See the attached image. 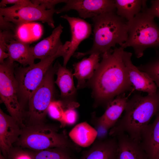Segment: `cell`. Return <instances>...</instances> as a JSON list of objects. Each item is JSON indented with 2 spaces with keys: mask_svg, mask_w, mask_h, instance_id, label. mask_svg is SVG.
<instances>
[{
  "mask_svg": "<svg viewBox=\"0 0 159 159\" xmlns=\"http://www.w3.org/2000/svg\"><path fill=\"white\" fill-rule=\"evenodd\" d=\"M124 50L115 48L103 54L93 77L87 82L92 90L95 107L106 108L117 96L134 90L123 59Z\"/></svg>",
  "mask_w": 159,
  "mask_h": 159,
  "instance_id": "6da1fadb",
  "label": "cell"
},
{
  "mask_svg": "<svg viewBox=\"0 0 159 159\" xmlns=\"http://www.w3.org/2000/svg\"><path fill=\"white\" fill-rule=\"evenodd\" d=\"M122 117L110 129L112 137L122 134L140 142L142 132L153 117L159 112V89L153 94L135 93L128 99Z\"/></svg>",
  "mask_w": 159,
  "mask_h": 159,
  "instance_id": "7a4b0ae2",
  "label": "cell"
},
{
  "mask_svg": "<svg viewBox=\"0 0 159 159\" xmlns=\"http://www.w3.org/2000/svg\"><path fill=\"white\" fill-rule=\"evenodd\" d=\"M94 39L92 47L84 52L73 55L77 58L92 54H102L118 44L121 47L128 37V21L116 11L101 14L92 18Z\"/></svg>",
  "mask_w": 159,
  "mask_h": 159,
  "instance_id": "3957f363",
  "label": "cell"
},
{
  "mask_svg": "<svg viewBox=\"0 0 159 159\" xmlns=\"http://www.w3.org/2000/svg\"><path fill=\"white\" fill-rule=\"evenodd\" d=\"M59 127L46 122L25 126L21 128L20 135L14 145L36 151L59 147L80 150V147L69 140L65 133L59 132Z\"/></svg>",
  "mask_w": 159,
  "mask_h": 159,
  "instance_id": "277c9868",
  "label": "cell"
},
{
  "mask_svg": "<svg viewBox=\"0 0 159 159\" xmlns=\"http://www.w3.org/2000/svg\"><path fill=\"white\" fill-rule=\"evenodd\" d=\"M147 8H143L140 12L128 21L127 40L121 47L124 49L132 47L138 58L143 55L148 48H159V26L155 17L147 12Z\"/></svg>",
  "mask_w": 159,
  "mask_h": 159,
  "instance_id": "5b68a950",
  "label": "cell"
},
{
  "mask_svg": "<svg viewBox=\"0 0 159 159\" xmlns=\"http://www.w3.org/2000/svg\"><path fill=\"white\" fill-rule=\"evenodd\" d=\"M69 42H66L59 50L54 55L41 60L36 64L27 67H20L15 73L18 85V98L24 112L25 105L33 93L42 83L47 72L54 60L66 53Z\"/></svg>",
  "mask_w": 159,
  "mask_h": 159,
  "instance_id": "8992f818",
  "label": "cell"
},
{
  "mask_svg": "<svg viewBox=\"0 0 159 159\" xmlns=\"http://www.w3.org/2000/svg\"><path fill=\"white\" fill-rule=\"evenodd\" d=\"M58 63L52 65L47 72L39 87L33 93L28 102V110L25 115V126L46 123L48 107L53 100L54 75Z\"/></svg>",
  "mask_w": 159,
  "mask_h": 159,
  "instance_id": "52a82bcc",
  "label": "cell"
},
{
  "mask_svg": "<svg viewBox=\"0 0 159 159\" xmlns=\"http://www.w3.org/2000/svg\"><path fill=\"white\" fill-rule=\"evenodd\" d=\"M14 62L9 59L0 64V97L10 115L21 128L25 125L24 113L19 102L18 85L15 77Z\"/></svg>",
  "mask_w": 159,
  "mask_h": 159,
  "instance_id": "ba28073f",
  "label": "cell"
},
{
  "mask_svg": "<svg viewBox=\"0 0 159 159\" xmlns=\"http://www.w3.org/2000/svg\"><path fill=\"white\" fill-rule=\"evenodd\" d=\"M55 9H46L40 5L21 6L13 5L9 7L0 8V15L18 27L30 22L39 21L47 23L51 27L55 26L53 16Z\"/></svg>",
  "mask_w": 159,
  "mask_h": 159,
  "instance_id": "9c48e42d",
  "label": "cell"
},
{
  "mask_svg": "<svg viewBox=\"0 0 159 159\" xmlns=\"http://www.w3.org/2000/svg\"><path fill=\"white\" fill-rule=\"evenodd\" d=\"M65 3L61 8L56 9L55 13L59 14L74 10L80 17L86 19L116 11L113 0H67Z\"/></svg>",
  "mask_w": 159,
  "mask_h": 159,
  "instance_id": "30bf717a",
  "label": "cell"
},
{
  "mask_svg": "<svg viewBox=\"0 0 159 159\" xmlns=\"http://www.w3.org/2000/svg\"><path fill=\"white\" fill-rule=\"evenodd\" d=\"M60 17L68 22L71 34V40L69 41L68 49L63 57V66L66 67L80 43L90 36L92 32V27L90 23L79 17L70 16L66 14Z\"/></svg>",
  "mask_w": 159,
  "mask_h": 159,
  "instance_id": "8fae6325",
  "label": "cell"
},
{
  "mask_svg": "<svg viewBox=\"0 0 159 159\" xmlns=\"http://www.w3.org/2000/svg\"><path fill=\"white\" fill-rule=\"evenodd\" d=\"M21 128L12 116L0 109V153L6 158L8 153L16 142L21 134Z\"/></svg>",
  "mask_w": 159,
  "mask_h": 159,
  "instance_id": "7c38bea8",
  "label": "cell"
},
{
  "mask_svg": "<svg viewBox=\"0 0 159 159\" xmlns=\"http://www.w3.org/2000/svg\"><path fill=\"white\" fill-rule=\"evenodd\" d=\"M132 53L124 51L123 59L132 85L134 90L148 95L155 93L158 89L154 81L145 72L139 69L132 63Z\"/></svg>",
  "mask_w": 159,
  "mask_h": 159,
  "instance_id": "4fadbf2b",
  "label": "cell"
},
{
  "mask_svg": "<svg viewBox=\"0 0 159 159\" xmlns=\"http://www.w3.org/2000/svg\"><path fill=\"white\" fill-rule=\"evenodd\" d=\"M140 143L148 159H159V112L143 130Z\"/></svg>",
  "mask_w": 159,
  "mask_h": 159,
  "instance_id": "5bb4252c",
  "label": "cell"
},
{
  "mask_svg": "<svg viewBox=\"0 0 159 159\" xmlns=\"http://www.w3.org/2000/svg\"><path fill=\"white\" fill-rule=\"evenodd\" d=\"M63 27L61 24L55 28L52 34L32 47L35 59L41 60L56 53L63 44L61 41L60 36Z\"/></svg>",
  "mask_w": 159,
  "mask_h": 159,
  "instance_id": "9a60e30c",
  "label": "cell"
},
{
  "mask_svg": "<svg viewBox=\"0 0 159 159\" xmlns=\"http://www.w3.org/2000/svg\"><path fill=\"white\" fill-rule=\"evenodd\" d=\"M96 140L80 159H116L117 144L116 137Z\"/></svg>",
  "mask_w": 159,
  "mask_h": 159,
  "instance_id": "2e32d148",
  "label": "cell"
},
{
  "mask_svg": "<svg viewBox=\"0 0 159 159\" xmlns=\"http://www.w3.org/2000/svg\"><path fill=\"white\" fill-rule=\"evenodd\" d=\"M115 137L117 144L116 159H148L140 142L133 140L125 134Z\"/></svg>",
  "mask_w": 159,
  "mask_h": 159,
  "instance_id": "e0dca14e",
  "label": "cell"
},
{
  "mask_svg": "<svg viewBox=\"0 0 159 159\" xmlns=\"http://www.w3.org/2000/svg\"><path fill=\"white\" fill-rule=\"evenodd\" d=\"M9 59L11 61L16 62L23 67L34 64L32 47L17 37L11 40L7 46Z\"/></svg>",
  "mask_w": 159,
  "mask_h": 159,
  "instance_id": "ac0fdd59",
  "label": "cell"
},
{
  "mask_svg": "<svg viewBox=\"0 0 159 159\" xmlns=\"http://www.w3.org/2000/svg\"><path fill=\"white\" fill-rule=\"evenodd\" d=\"M99 55L98 54H91L88 57L73 64V74L77 81V89L84 88L86 86V81L93 77L100 63Z\"/></svg>",
  "mask_w": 159,
  "mask_h": 159,
  "instance_id": "d6986e66",
  "label": "cell"
},
{
  "mask_svg": "<svg viewBox=\"0 0 159 159\" xmlns=\"http://www.w3.org/2000/svg\"><path fill=\"white\" fill-rule=\"evenodd\" d=\"M56 72L57 78L54 83L60 89L62 100L74 101L77 88L74 85L72 71L59 64Z\"/></svg>",
  "mask_w": 159,
  "mask_h": 159,
  "instance_id": "ffe728a7",
  "label": "cell"
},
{
  "mask_svg": "<svg viewBox=\"0 0 159 159\" xmlns=\"http://www.w3.org/2000/svg\"><path fill=\"white\" fill-rule=\"evenodd\" d=\"M128 99L125 93L117 96L108 103L104 114L99 117L110 130L117 123L125 111Z\"/></svg>",
  "mask_w": 159,
  "mask_h": 159,
  "instance_id": "44dd1931",
  "label": "cell"
},
{
  "mask_svg": "<svg viewBox=\"0 0 159 159\" xmlns=\"http://www.w3.org/2000/svg\"><path fill=\"white\" fill-rule=\"evenodd\" d=\"M69 135L75 144L80 147L85 148L94 143L97 132L93 127L83 122L76 125L69 132Z\"/></svg>",
  "mask_w": 159,
  "mask_h": 159,
  "instance_id": "7402d4cb",
  "label": "cell"
},
{
  "mask_svg": "<svg viewBox=\"0 0 159 159\" xmlns=\"http://www.w3.org/2000/svg\"><path fill=\"white\" fill-rule=\"evenodd\" d=\"M146 0H115L116 13L127 21L132 19L140 12L146 5Z\"/></svg>",
  "mask_w": 159,
  "mask_h": 159,
  "instance_id": "603a6c76",
  "label": "cell"
},
{
  "mask_svg": "<svg viewBox=\"0 0 159 159\" xmlns=\"http://www.w3.org/2000/svg\"><path fill=\"white\" fill-rule=\"evenodd\" d=\"M33 159H77L68 147H54L36 151L28 149Z\"/></svg>",
  "mask_w": 159,
  "mask_h": 159,
  "instance_id": "cb8c5ba5",
  "label": "cell"
},
{
  "mask_svg": "<svg viewBox=\"0 0 159 159\" xmlns=\"http://www.w3.org/2000/svg\"><path fill=\"white\" fill-rule=\"evenodd\" d=\"M155 49V53L154 56L146 63L137 67L146 73L159 89V48Z\"/></svg>",
  "mask_w": 159,
  "mask_h": 159,
  "instance_id": "d4e9b609",
  "label": "cell"
},
{
  "mask_svg": "<svg viewBox=\"0 0 159 159\" xmlns=\"http://www.w3.org/2000/svg\"><path fill=\"white\" fill-rule=\"evenodd\" d=\"M17 37L15 33L11 31H0V63L9 57L7 51V46L9 42Z\"/></svg>",
  "mask_w": 159,
  "mask_h": 159,
  "instance_id": "484cf974",
  "label": "cell"
},
{
  "mask_svg": "<svg viewBox=\"0 0 159 159\" xmlns=\"http://www.w3.org/2000/svg\"><path fill=\"white\" fill-rule=\"evenodd\" d=\"M62 100H52L48 107L47 114L52 119L62 122L65 109Z\"/></svg>",
  "mask_w": 159,
  "mask_h": 159,
  "instance_id": "4316f807",
  "label": "cell"
},
{
  "mask_svg": "<svg viewBox=\"0 0 159 159\" xmlns=\"http://www.w3.org/2000/svg\"><path fill=\"white\" fill-rule=\"evenodd\" d=\"M91 122L97 132V140H102L107 139L109 133V129L96 116L95 113L92 115Z\"/></svg>",
  "mask_w": 159,
  "mask_h": 159,
  "instance_id": "83f0119b",
  "label": "cell"
},
{
  "mask_svg": "<svg viewBox=\"0 0 159 159\" xmlns=\"http://www.w3.org/2000/svg\"><path fill=\"white\" fill-rule=\"evenodd\" d=\"M7 159H33L29 150L26 149L13 146L10 149Z\"/></svg>",
  "mask_w": 159,
  "mask_h": 159,
  "instance_id": "f1b7e54d",
  "label": "cell"
},
{
  "mask_svg": "<svg viewBox=\"0 0 159 159\" xmlns=\"http://www.w3.org/2000/svg\"><path fill=\"white\" fill-rule=\"evenodd\" d=\"M75 108L66 107L64 111L62 120L60 123V127L74 124L77 120L78 115Z\"/></svg>",
  "mask_w": 159,
  "mask_h": 159,
  "instance_id": "f546056e",
  "label": "cell"
},
{
  "mask_svg": "<svg viewBox=\"0 0 159 159\" xmlns=\"http://www.w3.org/2000/svg\"><path fill=\"white\" fill-rule=\"evenodd\" d=\"M34 4L40 5L46 9H55L56 5L62 3H66L67 0H31Z\"/></svg>",
  "mask_w": 159,
  "mask_h": 159,
  "instance_id": "4dcf8cb0",
  "label": "cell"
},
{
  "mask_svg": "<svg viewBox=\"0 0 159 159\" xmlns=\"http://www.w3.org/2000/svg\"><path fill=\"white\" fill-rule=\"evenodd\" d=\"M8 4H13L14 5L21 6L37 5L31 1L28 0H2L0 2V6L1 8H4Z\"/></svg>",
  "mask_w": 159,
  "mask_h": 159,
  "instance_id": "1f68e13d",
  "label": "cell"
},
{
  "mask_svg": "<svg viewBox=\"0 0 159 159\" xmlns=\"http://www.w3.org/2000/svg\"><path fill=\"white\" fill-rule=\"evenodd\" d=\"M18 27L13 23L5 19L0 15V28L1 31H11L15 33Z\"/></svg>",
  "mask_w": 159,
  "mask_h": 159,
  "instance_id": "d6a6232c",
  "label": "cell"
},
{
  "mask_svg": "<svg viewBox=\"0 0 159 159\" xmlns=\"http://www.w3.org/2000/svg\"><path fill=\"white\" fill-rule=\"evenodd\" d=\"M151 6L147 8V12L155 18H159V0H152L150 1Z\"/></svg>",
  "mask_w": 159,
  "mask_h": 159,
  "instance_id": "836d02e7",
  "label": "cell"
},
{
  "mask_svg": "<svg viewBox=\"0 0 159 159\" xmlns=\"http://www.w3.org/2000/svg\"><path fill=\"white\" fill-rule=\"evenodd\" d=\"M0 159H7L1 153H0Z\"/></svg>",
  "mask_w": 159,
  "mask_h": 159,
  "instance_id": "e575fe53",
  "label": "cell"
}]
</instances>
